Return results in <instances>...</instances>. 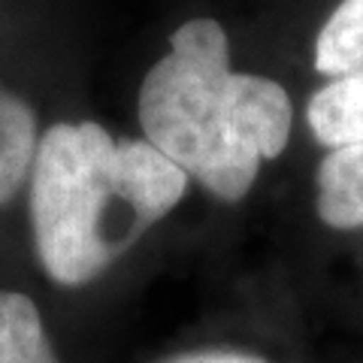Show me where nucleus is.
I'll list each match as a JSON object with an SVG mask.
<instances>
[{"label":"nucleus","instance_id":"obj_4","mask_svg":"<svg viewBox=\"0 0 363 363\" xmlns=\"http://www.w3.org/2000/svg\"><path fill=\"white\" fill-rule=\"evenodd\" d=\"M37 145L40 133L33 109L6 91L0 97V206H6L30 179Z\"/></svg>","mask_w":363,"mask_h":363},{"label":"nucleus","instance_id":"obj_2","mask_svg":"<svg viewBox=\"0 0 363 363\" xmlns=\"http://www.w3.org/2000/svg\"><path fill=\"white\" fill-rule=\"evenodd\" d=\"M291 97L272 79L230 70L227 33L191 18L140 88V124L157 152L227 203L255 185L260 161L291 140Z\"/></svg>","mask_w":363,"mask_h":363},{"label":"nucleus","instance_id":"obj_6","mask_svg":"<svg viewBox=\"0 0 363 363\" xmlns=\"http://www.w3.org/2000/svg\"><path fill=\"white\" fill-rule=\"evenodd\" d=\"M315 67L324 76L363 70V0H342L315 43Z\"/></svg>","mask_w":363,"mask_h":363},{"label":"nucleus","instance_id":"obj_1","mask_svg":"<svg viewBox=\"0 0 363 363\" xmlns=\"http://www.w3.org/2000/svg\"><path fill=\"white\" fill-rule=\"evenodd\" d=\"M188 173L149 140H116L94 121L40 133L30 169L33 245L64 288L94 281L185 197Z\"/></svg>","mask_w":363,"mask_h":363},{"label":"nucleus","instance_id":"obj_3","mask_svg":"<svg viewBox=\"0 0 363 363\" xmlns=\"http://www.w3.org/2000/svg\"><path fill=\"white\" fill-rule=\"evenodd\" d=\"M309 128L327 149H348L363 143V70L330 79L309 100Z\"/></svg>","mask_w":363,"mask_h":363},{"label":"nucleus","instance_id":"obj_8","mask_svg":"<svg viewBox=\"0 0 363 363\" xmlns=\"http://www.w3.org/2000/svg\"><path fill=\"white\" fill-rule=\"evenodd\" d=\"M4 94H6V91H4V88H0V97H4Z\"/></svg>","mask_w":363,"mask_h":363},{"label":"nucleus","instance_id":"obj_7","mask_svg":"<svg viewBox=\"0 0 363 363\" xmlns=\"http://www.w3.org/2000/svg\"><path fill=\"white\" fill-rule=\"evenodd\" d=\"M164 363H269L257 354H245V351H224V348H215V351H194V354H179L173 360H164Z\"/></svg>","mask_w":363,"mask_h":363},{"label":"nucleus","instance_id":"obj_5","mask_svg":"<svg viewBox=\"0 0 363 363\" xmlns=\"http://www.w3.org/2000/svg\"><path fill=\"white\" fill-rule=\"evenodd\" d=\"M0 363H61L28 294L0 291Z\"/></svg>","mask_w":363,"mask_h":363}]
</instances>
